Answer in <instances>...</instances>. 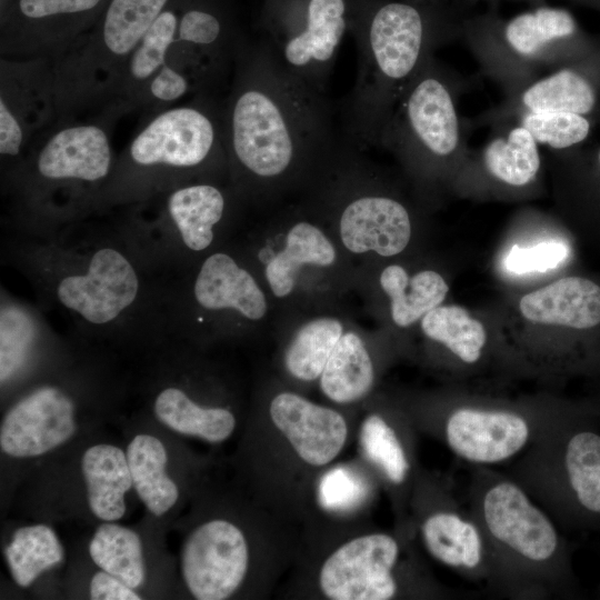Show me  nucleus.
<instances>
[{
  "label": "nucleus",
  "mask_w": 600,
  "mask_h": 600,
  "mask_svg": "<svg viewBox=\"0 0 600 600\" xmlns=\"http://www.w3.org/2000/svg\"><path fill=\"white\" fill-rule=\"evenodd\" d=\"M4 254L39 303L62 313L83 337L164 339V286L110 219L91 216L42 237L13 233Z\"/></svg>",
  "instance_id": "obj_1"
},
{
  "label": "nucleus",
  "mask_w": 600,
  "mask_h": 600,
  "mask_svg": "<svg viewBox=\"0 0 600 600\" xmlns=\"http://www.w3.org/2000/svg\"><path fill=\"white\" fill-rule=\"evenodd\" d=\"M222 103L228 167L243 184L281 180L329 154L337 140L322 93L289 73L264 41H242Z\"/></svg>",
  "instance_id": "obj_2"
},
{
  "label": "nucleus",
  "mask_w": 600,
  "mask_h": 600,
  "mask_svg": "<svg viewBox=\"0 0 600 600\" xmlns=\"http://www.w3.org/2000/svg\"><path fill=\"white\" fill-rule=\"evenodd\" d=\"M467 494L488 548L489 592L514 600L579 597L569 542L516 479L492 467H471Z\"/></svg>",
  "instance_id": "obj_3"
},
{
  "label": "nucleus",
  "mask_w": 600,
  "mask_h": 600,
  "mask_svg": "<svg viewBox=\"0 0 600 600\" xmlns=\"http://www.w3.org/2000/svg\"><path fill=\"white\" fill-rule=\"evenodd\" d=\"M112 120L69 118L32 140L18 167L1 178L12 233L42 237L94 214L117 160Z\"/></svg>",
  "instance_id": "obj_4"
},
{
  "label": "nucleus",
  "mask_w": 600,
  "mask_h": 600,
  "mask_svg": "<svg viewBox=\"0 0 600 600\" xmlns=\"http://www.w3.org/2000/svg\"><path fill=\"white\" fill-rule=\"evenodd\" d=\"M214 163L228 167L222 103L202 93L190 103L157 111L138 131L117 157L93 216L196 181Z\"/></svg>",
  "instance_id": "obj_5"
},
{
  "label": "nucleus",
  "mask_w": 600,
  "mask_h": 600,
  "mask_svg": "<svg viewBox=\"0 0 600 600\" xmlns=\"http://www.w3.org/2000/svg\"><path fill=\"white\" fill-rule=\"evenodd\" d=\"M357 78L343 111L347 140L380 143L401 96L428 61L427 34L412 6H381L357 30Z\"/></svg>",
  "instance_id": "obj_6"
},
{
  "label": "nucleus",
  "mask_w": 600,
  "mask_h": 600,
  "mask_svg": "<svg viewBox=\"0 0 600 600\" xmlns=\"http://www.w3.org/2000/svg\"><path fill=\"white\" fill-rule=\"evenodd\" d=\"M171 1L109 0L87 34L47 60L53 122L109 107L130 57Z\"/></svg>",
  "instance_id": "obj_7"
},
{
  "label": "nucleus",
  "mask_w": 600,
  "mask_h": 600,
  "mask_svg": "<svg viewBox=\"0 0 600 600\" xmlns=\"http://www.w3.org/2000/svg\"><path fill=\"white\" fill-rule=\"evenodd\" d=\"M600 413L586 406L521 454L509 470L564 528L600 531Z\"/></svg>",
  "instance_id": "obj_8"
},
{
  "label": "nucleus",
  "mask_w": 600,
  "mask_h": 600,
  "mask_svg": "<svg viewBox=\"0 0 600 600\" xmlns=\"http://www.w3.org/2000/svg\"><path fill=\"white\" fill-rule=\"evenodd\" d=\"M227 210L219 186L196 180L111 210L110 220L147 271L167 283L186 273L188 258L210 248Z\"/></svg>",
  "instance_id": "obj_9"
},
{
  "label": "nucleus",
  "mask_w": 600,
  "mask_h": 600,
  "mask_svg": "<svg viewBox=\"0 0 600 600\" xmlns=\"http://www.w3.org/2000/svg\"><path fill=\"white\" fill-rule=\"evenodd\" d=\"M583 407L559 401L509 402L459 396L427 426L462 462L492 467L512 461Z\"/></svg>",
  "instance_id": "obj_10"
},
{
  "label": "nucleus",
  "mask_w": 600,
  "mask_h": 600,
  "mask_svg": "<svg viewBox=\"0 0 600 600\" xmlns=\"http://www.w3.org/2000/svg\"><path fill=\"white\" fill-rule=\"evenodd\" d=\"M109 0H0V56L52 60L87 34Z\"/></svg>",
  "instance_id": "obj_11"
},
{
  "label": "nucleus",
  "mask_w": 600,
  "mask_h": 600,
  "mask_svg": "<svg viewBox=\"0 0 600 600\" xmlns=\"http://www.w3.org/2000/svg\"><path fill=\"white\" fill-rule=\"evenodd\" d=\"M344 0H304L270 27L264 41L293 77L326 93L339 46L348 27Z\"/></svg>",
  "instance_id": "obj_12"
},
{
  "label": "nucleus",
  "mask_w": 600,
  "mask_h": 600,
  "mask_svg": "<svg viewBox=\"0 0 600 600\" xmlns=\"http://www.w3.org/2000/svg\"><path fill=\"white\" fill-rule=\"evenodd\" d=\"M419 532L428 553L460 577L489 580V554L482 530L454 496L450 483L423 477L418 486Z\"/></svg>",
  "instance_id": "obj_13"
},
{
  "label": "nucleus",
  "mask_w": 600,
  "mask_h": 600,
  "mask_svg": "<svg viewBox=\"0 0 600 600\" xmlns=\"http://www.w3.org/2000/svg\"><path fill=\"white\" fill-rule=\"evenodd\" d=\"M380 142L434 158L449 157L458 149L460 126L456 106L430 58L398 101Z\"/></svg>",
  "instance_id": "obj_14"
},
{
  "label": "nucleus",
  "mask_w": 600,
  "mask_h": 600,
  "mask_svg": "<svg viewBox=\"0 0 600 600\" xmlns=\"http://www.w3.org/2000/svg\"><path fill=\"white\" fill-rule=\"evenodd\" d=\"M1 178L22 161L32 140L53 121L47 59H0Z\"/></svg>",
  "instance_id": "obj_15"
},
{
  "label": "nucleus",
  "mask_w": 600,
  "mask_h": 600,
  "mask_svg": "<svg viewBox=\"0 0 600 600\" xmlns=\"http://www.w3.org/2000/svg\"><path fill=\"white\" fill-rule=\"evenodd\" d=\"M400 541L388 533L357 537L323 562L319 586L332 600H388L399 596Z\"/></svg>",
  "instance_id": "obj_16"
},
{
  "label": "nucleus",
  "mask_w": 600,
  "mask_h": 600,
  "mask_svg": "<svg viewBox=\"0 0 600 600\" xmlns=\"http://www.w3.org/2000/svg\"><path fill=\"white\" fill-rule=\"evenodd\" d=\"M164 322L197 310L208 313L233 311L250 321L267 312L266 297L252 274L229 253L213 252L202 260L188 291L164 284Z\"/></svg>",
  "instance_id": "obj_17"
},
{
  "label": "nucleus",
  "mask_w": 600,
  "mask_h": 600,
  "mask_svg": "<svg viewBox=\"0 0 600 600\" xmlns=\"http://www.w3.org/2000/svg\"><path fill=\"white\" fill-rule=\"evenodd\" d=\"M249 550L242 531L216 519L198 527L184 542L181 568L186 584L199 600H223L241 584Z\"/></svg>",
  "instance_id": "obj_18"
},
{
  "label": "nucleus",
  "mask_w": 600,
  "mask_h": 600,
  "mask_svg": "<svg viewBox=\"0 0 600 600\" xmlns=\"http://www.w3.org/2000/svg\"><path fill=\"white\" fill-rule=\"evenodd\" d=\"M76 403L54 384H41L21 397L4 414L0 446L16 458L43 454L66 442L76 430Z\"/></svg>",
  "instance_id": "obj_19"
},
{
  "label": "nucleus",
  "mask_w": 600,
  "mask_h": 600,
  "mask_svg": "<svg viewBox=\"0 0 600 600\" xmlns=\"http://www.w3.org/2000/svg\"><path fill=\"white\" fill-rule=\"evenodd\" d=\"M269 412L276 428L308 464L320 467L331 462L346 443L348 427L344 418L299 394H277Z\"/></svg>",
  "instance_id": "obj_20"
},
{
  "label": "nucleus",
  "mask_w": 600,
  "mask_h": 600,
  "mask_svg": "<svg viewBox=\"0 0 600 600\" xmlns=\"http://www.w3.org/2000/svg\"><path fill=\"white\" fill-rule=\"evenodd\" d=\"M343 244L354 253L374 251L383 257L402 252L411 237L407 208L377 193H360L342 207L339 220Z\"/></svg>",
  "instance_id": "obj_21"
},
{
  "label": "nucleus",
  "mask_w": 600,
  "mask_h": 600,
  "mask_svg": "<svg viewBox=\"0 0 600 600\" xmlns=\"http://www.w3.org/2000/svg\"><path fill=\"white\" fill-rule=\"evenodd\" d=\"M519 309L528 321L586 330L600 324V286L564 277L524 294Z\"/></svg>",
  "instance_id": "obj_22"
},
{
  "label": "nucleus",
  "mask_w": 600,
  "mask_h": 600,
  "mask_svg": "<svg viewBox=\"0 0 600 600\" xmlns=\"http://www.w3.org/2000/svg\"><path fill=\"white\" fill-rule=\"evenodd\" d=\"M179 24V0H172L149 28L130 57L117 92L101 113L117 119L140 108L143 92L154 74L167 63Z\"/></svg>",
  "instance_id": "obj_23"
},
{
  "label": "nucleus",
  "mask_w": 600,
  "mask_h": 600,
  "mask_svg": "<svg viewBox=\"0 0 600 600\" xmlns=\"http://www.w3.org/2000/svg\"><path fill=\"white\" fill-rule=\"evenodd\" d=\"M51 337V328L36 308L1 288L0 301V381L7 384L33 359L41 343Z\"/></svg>",
  "instance_id": "obj_24"
},
{
  "label": "nucleus",
  "mask_w": 600,
  "mask_h": 600,
  "mask_svg": "<svg viewBox=\"0 0 600 600\" xmlns=\"http://www.w3.org/2000/svg\"><path fill=\"white\" fill-rule=\"evenodd\" d=\"M81 468L92 513L103 521L122 518L132 486L127 454L116 446L96 444L83 453Z\"/></svg>",
  "instance_id": "obj_25"
},
{
  "label": "nucleus",
  "mask_w": 600,
  "mask_h": 600,
  "mask_svg": "<svg viewBox=\"0 0 600 600\" xmlns=\"http://www.w3.org/2000/svg\"><path fill=\"white\" fill-rule=\"evenodd\" d=\"M336 250L326 234L308 221L293 224L287 234L286 246L266 267V278L274 296L281 298L292 292L298 272L304 264L331 266Z\"/></svg>",
  "instance_id": "obj_26"
},
{
  "label": "nucleus",
  "mask_w": 600,
  "mask_h": 600,
  "mask_svg": "<svg viewBox=\"0 0 600 600\" xmlns=\"http://www.w3.org/2000/svg\"><path fill=\"white\" fill-rule=\"evenodd\" d=\"M153 411L170 429L209 442L226 440L236 427V418L231 411L220 407L200 406L184 390L174 386L158 392Z\"/></svg>",
  "instance_id": "obj_27"
},
{
  "label": "nucleus",
  "mask_w": 600,
  "mask_h": 600,
  "mask_svg": "<svg viewBox=\"0 0 600 600\" xmlns=\"http://www.w3.org/2000/svg\"><path fill=\"white\" fill-rule=\"evenodd\" d=\"M380 286L391 300L392 320L399 327L411 326L440 306L449 291L438 272L424 270L409 277L398 264L381 272Z\"/></svg>",
  "instance_id": "obj_28"
},
{
  "label": "nucleus",
  "mask_w": 600,
  "mask_h": 600,
  "mask_svg": "<svg viewBox=\"0 0 600 600\" xmlns=\"http://www.w3.org/2000/svg\"><path fill=\"white\" fill-rule=\"evenodd\" d=\"M126 454L139 498L153 514L168 512L177 502L179 490L166 472L167 451L162 442L150 434H138Z\"/></svg>",
  "instance_id": "obj_29"
},
{
  "label": "nucleus",
  "mask_w": 600,
  "mask_h": 600,
  "mask_svg": "<svg viewBox=\"0 0 600 600\" xmlns=\"http://www.w3.org/2000/svg\"><path fill=\"white\" fill-rule=\"evenodd\" d=\"M374 370L363 341L353 332L341 336L320 376L322 392L337 403H351L372 388Z\"/></svg>",
  "instance_id": "obj_30"
},
{
  "label": "nucleus",
  "mask_w": 600,
  "mask_h": 600,
  "mask_svg": "<svg viewBox=\"0 0 600 600\" xmlns=\"http://www.w3.org/2000/svg\"><path fill=\"white\" fill-rule=\"evenodd\" d=\"M424 336L442 344L463 367H476L484 357L488 336L483 324L461 306H438L421 318Z\"/></svg>",
  "instance_id": "obj_31"
},
{
  "label": "nucleus",
  "mask_w": 600,
  "mask_h": 600,
  "mask_svg": "<svg viewBox=\"0 0 600 600\" xmlns=\"http://www.w3.org/2000/svg\"><path fill=\"white\" fill-rule=\"evenodd\" d=\"M359 440L364 457L390 487L399 491L409 484L413 472L412 454L398 424L382 414L372 413L363 420Z\"/></svg>",
  "instance_id": "obj_32"
},
{
  "label": "nucleus",
  "mask_w": 600,
  "mask_h": 600,
  "mask_svg": "<svg viewBox=\"0 0 600 600\" xmlns=\"http://www.w3.org/2000/svg\"><path fill=\"white\" fill-rule=\"evenodd\" d=\"M597 100L598 92L590 77L572 68L533 82L521 97L527 111H567L582 116L593 111Z\"/></svg>",
  "instance_id": "obj_33"
},
{
  "label": "nucleus",
  "mask_w": 600,
  "mask_h": 600,
  "mask_svg": "<svg viewBox=\"0 0 600 600\" xmlns=\"http://www.w3.org/2000/svg\"><path fill=\"white\" fill-rule=\"evenodd\" d=\"M89 552L99 568L129 587L134 589L143 583L146 571L142 546L134 531L107 521L96 530Z\"/></svg>",
  "instance_id": "obj_34"
},
{
  "label": "nucleus",
  "mask_w": 600,
  "mask_h": 600,
  "mask_svg": "<svg viewBox=\"0 0 600 600\" xmlns=\"http://www.w3.org/2000/svg\"><path fill=\"white\" fill-rule=\"evenodd\" d=\"M482 157L492 177L513 187L532 182L541 164L538 142L523 126L511 129L507 137L491 140Z\"/></svg>",
  "instance_id": "obj_35"
},
{
  "label": "nucleus",
  "mask_w": 600,
  "mask_h": 600,
  "mask_svg": "<svg viewBox=\"0 0 600 600\" xmlns=\"http://www.w3.org/2000/svg\"><path fill=\"white\" fill-rule=\"evenodd\" d=\"M4 556L13 580L26 588L40 573L61 562L63 548L49 527L27 526L14 531Z\"/></svg>",
  "instance_id": "obj_36"
},
{
  "label": "nucleus",
  "mask_w": 600,
  "mask_h": 600,
  "mask_svg": "<svg viewBox=\"0 0 600 600\" xmlns=\"http://www.w3.org/2000/svg\"><path fill=\"white\" fill-rule=\"evenodd\" d=\"M342 334V324L332 318L314 319L302 326L286 351L289 373L302 381L319 378Z\"/></svg>",
  "instance_id": "obj_37"
},
{
  "label": "nucleus",
  "mask_w": 600,
  "mask_h": 600,
  "mask_svg": "<svg viewBox=\"0 0 600 600\" xmlns=\"http://www.w3.org/2000/svg\"><path fill=\"white\" fill-rule=\"evenodd\" d=\"M576 31V21L568 11L540 8L513 18L507 24L504 36L514 52L532 57L550 42L571 37Z\"/></svg>",
  "instance_id": "obj_38"
},
{
  "label": "nucleus",
  "mask_w": 600,
  "mask_h": 600,
  "mask_svg": "<svg viewBox=\"0 0 600 600\" xmlns=\"http://www.w3.org/2000/svg\"><path fill=\"white\" fill-rule=\"evenodd\" d=\"M521 126L538 143L567 149L584 141L591 129L586 116L567 111H526Z\"/></svg>",
  "instance_id": "obj_39"
},
{
  "label": "nucleus",
  "mask_w": 600,
  "mask_h": 600,
  "mask_svg": "<svg viewBox=\"0 0 600 600\" xmlns=\"http://www.w3.org/2000/svg\"><path fill=\"white\" fill-rule=\"evenodd\" d=\"M198 90H203V88L178 68L166 63L148 83L140 108L150 107L156 111L158 108L162 110L188 92Z\"/></svg>",
  "instance_id": "obj_40"
},
{
  "label": "nucleus",
  "mask_w": 600,
  "mask_h": 600,
  "mask_svg": "<svg viewBox=\"0 0 600 600\" xmlns=\"http://www.w3.org/2000/svg\"><path fill=\"white\" fill-rule=\"evenodd\" d=\"M567 257V249L558 242H542L533 247L513 246L506 259V268L518 274L544 272L558 267Z\"/></svg>",
  "instance_id": "obj_41"
},
{
  "label": "nucleus",
  "mask_w": 600,
  "mask_h": 600,
  "mask_svg": "<svg viewBox=\"0 0 600 600\" xmlns=\"http://www.w3.org/2000/svg\"><path fill=\"white\" fill-rule=\"evenodd\" d=\"M344 469L332 470L320 486L321 501L327 508L343 509L358 500L361 490L358 481Z\"/></svg>",
  "instance_id": "obj_42"
},
{
  "label": "nucleus",
  "mask_w": 600,
  "mask_h": 600,
  "mask_svg": "<svg viewBox=\"0 0 600 600\" xmlns=\"http://www.w3.org/2000/svg\"><path fill=\"white\" fill-rule=\"evenodd\" d=\"M90 597L93 600H139L140 596L120 579L106 571L94 573L90 582Z\"/></svg>",
  "instance_id": "obj_43"
},
{
  "label": "nucleus",
  "mask_w": 600,
  "mask_h": 600,
  "mask_svg": "<svg viewBox=\"0 0 600 600\" xmlns=\"http://www.w3.org/2000/svg\"><path fill=\"white\" fill-rule=\"evenodd\" d=\"M596 159H597L598 167H599V169H600V147H599V149L597 150Z\"/></svg>",
  "instance_id": "obj_44"
},
{
  "label": "nucleus",
  "mask_w": 600,
  "mask_h": 600,
  "mask_svg": "<svg viewBox=\"0 0 600 600\" xmlns=\"http://www.w3.org/2000/svg\"><path fill=\"white\" fill-rule=\"evenodd\" d=\"M597 596H598V598H600V584L598 587Z\"/></svg>",
  "instance_id": "obj_45"
},
{
  "label": "nucleus",
  "mask_w": 600,
  "mask_h": 600,
  "mask_svg": "<svg viewBox=\"0 0 600 600\" xmlns=\"http://www.w3.org/2000/svg\"><path fill=\"white\" fill-rule=\"evenodd\" d=\"M596 408H597V410H598V411H599V413H600V407H596Z\"/></svg>",
  "instance_id": "obj_46"
}]
</instances>
